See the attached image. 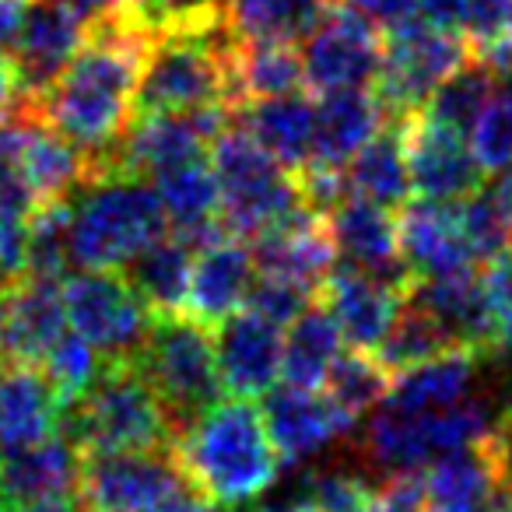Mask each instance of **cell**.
Instances as JSON below:
<instances>
[{
	"label": "cell",
	"instance_id": "39",
	"mask_svg": "<svg viewBox=\"0 0 512 512\" xmlns=\"http://www.w3.org/2000/svg\"><path fill=\"white\" fill-rule=\"evenodd\" d=\"M393 383V372L379 362L372 351H355L348 355L341 351V358L334 362L327 379V393L351 414V418H365L386 400Z\"/></svg>",
	"mask_w": 512,
	"mask_h": 512
},
{
	"label": "cell",
	"instance_id": "13",
	"mask_svg": "<svg viewBox=\"0 0 512 512\" xmlns=\"http://www.w3.org/2000/svg\"><path fill=\"white\" fill-rule=\"evenodd\" d=\"M397 123L400 137H404L411 190L418 197L456 204V200H467L474 190H481L484 169L463 130L432 120L425 109L397 116Z\"/></svg>",
	"mask_w": 512,
	"mask_h": 512
},
{
	"label": "cell",
	"instance_id": "27",
	"mask_svg": "<svg viewBox=\"0 0 512 512\" xmlns=\"http://www.w3.org/2000/svg\"><path fill=\"white\" fill-rule=\"evenodd\" d=\"M81 463L85 456L78 453L67 435H50L32 446L11 449L0 456V474H4V491L11 505L46 502V498H67L78 495Z\"/></svg>",
	"mask_w": 512,
	"mask_h": 512
},
{
	"label": "cell",
	"instance_id": "28",
	"mask_svg": "<svg viewBox=\"0 0 512 512\" xmlns=\"http://www.w3.org/2000/svg\"><path fill=\"white\" fill-rule=\"evenodd\" d=\"M235 123L246 127L288 172H302L313 158L316 106L309 95L288 92L274 99H253L235 109Z\"/></svg>",
	"mask_w": 512,
	"mask_h": 512
},
{
	"label": "cell",
	"instance_id": "18",
	"mask_svg": "<svg viewBox=\"0 0 512 512\" xmlns=\"http://www.w3.org/2000/svg\"><path fill=\"white\" fill-rule=\"evenodd\" d=\"M67 330L60 281L22 278L0 288V362L36 369Z\"/></svg>",
	"mask_w": 512,
	"mask_h": 512
},
{
	"label": "cell",
	"instance_id": "59",
	"mask_svg": "<svg viewBox=\"0 0 512 512\" xmlns=\"http://www.w3.org/2000/svg\"><path fill=\"white\" fill-rule=\"evenodd\" d=\"M249 512H267V509H249Z\"/></svg>",
	"mask_w": 512,
	"mask_h": 512
},
{
	"label": "cell",
	"instance_id": "19",
	"mask_svg": "<svg viewBox=\"0 0 512 512\" xmlns=\"http://www.w3.org/2000/svg\"><path fill=\"white\" fill-rule=\"evenodd\" d=\"M411 288L386 281L379 274L358 271V267L337 264L330 278L320 288V302L330 309L341 337L355 351H372L376 355L383 344L390 323L397 320Z\"/></svg>",
	"mask_w": 512,
	"mask_h": 512
},
{
	"label": "cell",
	"instance_id": "46",
	"mask_svg": "<svg viewBox=\"0 0 512 512\" xmlns=\"http://www.w3.org/2000/svg\"><path fill=\"white\" fill-rule=\"evenodd\" d=\"M460 29L467 32L470 50L477 57H488L512 29V0H467Z\"/></svg>",
	"mask_w": 512,
	"mask_h": 512
},
{
	"label": "cell",
	"instance_id": "44",
	"mask_svg": "<svg viewBox=\"0 0 512 512\" xmlns=\"http://www.w3.org/2000/svg\"><path fill=\"white\" fill-rule=\"evenodd\" d=\"M316 299H320V292H313L306 285H295L288 278H271V274H256L242 309H253L256 316H264V320L278 323V327H288Z\"/></svg>",
	"mask_w": 512,
	"mask_h": 512
},
{
	"label": "cell",
	"instance_id": "1",
	"mask_svg": "<svg viewBox=\"0 0 512 512\" xmlns=\"http://www.w3.org/2000/svg\"><path fill=\"white\" fill-rule=\"evenodd\" d=\"M151 39L155 29L137 4L92 22V36L71 67L32 102L57 134L92 158L99 179L109 176V155L134 120L137 81Z\"/></svg>",
	"mask_w": 512,
	"mask_h": 512
},
{
	"label": "cell",
	"instance_id": "58",
	"mask_svg": "<svg viewBox=\"0 0 512 512\" xmlns=\"http://www.w3.org/2000/svg\"><path fill=\"white\" fill-rule=\"evenodd\" d=\"M8 491H4V474H0V512H4V509H8Z\"/></svg>",
	"mask_w": 512,
	"mask_h": 512
},
{
	"label": "cell",
	"instance_id": "37",
	"mask_svg": "<svg viewBox=\"0 0 512 512\" xmlns=\"http://www.w3.org/2000/svg\"><path fill=\"white\" fill-rule=\"evenodd\" d=\"M498 78L502 74L495 71L488 57H470L467 64H460L439 88L432 92V99L425 102V113L439 123H449V127L463 130L467 134L474 127V120L481 116V109L488 106V99L495 95Z\"/></svg>",
	"mask_w": 512,
	"mask_h": 512
},
{
	"label": "cell",
	"instance_id": "30",
	"mask_svg": "<svg viewBox=\"0 0 512 512\" xmlns=\"http://www.w3.org/2000/svg\"><path fill=\"white\" fill-rule=\"evenodd\" d=\"M60 414H64V400L53 390L46 372L11 365L0 376V453L57 435Z\"/></svg>",
	"mask_w": 512,
	"mask_h": 512
},
{
	"label": "cell",
	"instance_id": "32",
	"mask_svg": "<svg viewBox=\"0 0 512 512\" xmlns=\"http://www.w3.org/2000/svg\"><path fill=\"white\" fill-rule=\"evenodd\" d=\"M193 253H197L193 242H186L176 232H165L123 267L127 281L134 285V292L141 295L155 320H162V316H183L186 292H190Z\"/></svg>",
	"mask_w": 512,
	"mask_h": 512
},
{
	"label": "cell",
	"instance_id": "54",
	"mask_svg": "<svg viewBox=\"0 0 512 512\" xmlns=\"http://www.w3.org/2000/svg\"><path fill=\"white\" fill-rule=\"evenodd\" d=\"M8 512V509H4ZM11 512H85V505L74 495L67 498H46V502H29V505H15Z\"/></svg>",
	"mask_w": 512,
	"mask_h": 512
},
{
	"label": "cell",
	"instance_id": "6",
	"mask_svg": "<svg viewBox=\"0 0 512 512\" xmlns=\"http://www.w3.org/2000/svg\"><path fill=\"white\" fill-rule=\"evenodd\" d=\"M211 169L221 186V225L228 235L256 239L281 218L306 207L299 176L288 172L264 144L232 116L211 144Z\"/></svg>",
	"mask_w": 512,
	"mask_h": 512
},
{
	"label": "cell",
	"instance_id": "40",
	"mask_svg": "<svg viewBox=\"0 0 512 512\" xmlns=\"http://www.w3.org/2000/svg\"><path fill=\"white\" fill-rule=\"evenodd\" d=\"M71 267V200H53L29 218V278L60 281Z\"/></svg>",
	"mask_w": 512,
	"mask_h": 512
},
{
	"label": "cell",
	"instance_id": "16",
	"mask_svg": "<svg viewBox=\"0 0 512 512\" xmlns=\"http://www.w3.org/2000/svg\"><path fill=\"white\" fill-rule=\"evenodd\" d=\"M397 246L400 260L414 281L449 278V274L481 267L467 228L460 218V200H407L397 218Z\"/></svg>",
	"mask_w": 512,
	"mask_h": 512
},
{
	"label": "cell",
	"instance_id": "12",
	"mask_svg": "<svg viewBox=\"0 0 512 512\" xmlns=\"http://www.w3.org/2000/svg\"><path fill=\"white\" fill-rule=\"evenodd\" d=\"M474 57L470 43L456 32L435 29V25H411L404 32H393L383 43L379 60L376 92L386 102L390 116L418 113L432 92L456 71L460 64Z\"/></svg>",
	"mask_w": 512,
	"mask_h": 512
},
{
	"label": "cell",
	"instance_id": "36",
	"mask_svg": "<svg viewBox=\"0 0 512 512\" xmlns=\"http://www.w3.org/2000/svg\"><path fill=\"white\" fill-rule=\"evenodd\" d=\"M330 8L334 0H225V29L232 39L306 43Z\"/></svg>",
	"mask_w": 512,
	"mask_h": 512
},
{
	"label": "cell",
	"instance_id": "11",
	"mask_svg": "<svg viewBox=\"0 0 512 512\" xmlns=\"http://www.w3.org/2000/svg\"><path fill=\"white\" fill-rule=\"evenodd\" d=\"M228 106H207L193 113H137L109 155V176L155 179L193 158L211 155V144L232 123Z\"/></svg>",
	"mask_w": 512,
	"mask_h": 512
},
{
	"label": "cell",
	"instance_id": "33",
	"mask_svg": "<svg viewBox=\"0 0 512 512\" xmlns=\"http://www.w3.org/2000/svg\"><path fill=\"white\" fill-rule=\"evenodd\" d=\"M306 67L295 43H267V39H232V106L253 99L302 92Z\"/></svg>",
	"mask_w": 512,
	"mask_h": 512
},
{
	"label": "cell",
	"instance_id": "43",
	"mask_svg": "<svg viewBox=\"0 0 512 512\" xmlns=\"http://www.w3.org/2000/svg\"><path fill=\"white\" fill-rule=\"evenodd\" d=\"M470 148L484 172H498L512 162V78L498 81L495 95L470 127Z\"/></svg>",
	"mask_w": 512,
	"mask_h": 512
},
{
	"label": "cell",
	"instance_id": "51",
	"mask_svg": "<svg viewBox=\"0 0 512 512\" xmlns=\"http://www.w3.org/2000/svg\"><path fill=\"white\" fill-rule=\"evenodd\" d=\"M22 102H25V95H22V85H18L15 64H11V57H0V123L8 120Z\"/></svg>",
	"mask_w": 512,
	"mask_h": 512
},
{
	"label": "cell",
	"instance_id": "10",
	"mask_svg": "<svg viewBox=\"0 0 512 512\" xmlns=\"http://www.w3.org/2000/svg\"><path fill=\"white\" fill-rule=\"evenodd\" d=\"M64 309L74 334L85 337L106 362H130L155 327L151 309L116 271L74 274L64 285Z\"/></svg>",
	"mask_w": 512,
	"mask_h": 512
},
{
	"label": "cell",
	"instance_id": "8",
	"mask_svg": "<svg viewBox=\"0 0 512 512\" xmlns=\"http://www.w3.org/2000/svg\"><path fill=\"white\" fill-rule=\"evenodd\" d=\"M495 414L484 400H463L446 411L407 414L397 407L379 404L369 414V425L362 432L365 463L379 474H397V470H421L439 456L460 453L467 446L484 442L495 432Z\"/></svg>",
	"mask_w": 512,
	"mask_h": 512
},
{
	"label": "cell",
	"instance_id": "50",
	"mask_svg": "<svg viewBox=\"0 0 512 512\" xmlns=\"http://www.w3.org/2000/svg\"><path fill=\"white\" fill-rule=\"evenodd\" d=\"M488 446L498 463V474H502L505 491H512V411H505L502 418L495 421V432L488 435Z\"/></svg>",
	"mask_w": 512,
	"mask_h": 512
},
{
	"label": "cell",
	"instance_id": "3",
	"mask_svg": "<svg viewBox=\"0 0 512 512\" xmlns=\"http://www.w3.org/2000/svg\"><path fill=\"white\" fill-rule=\"evenodd\" d=\"M165 232L158 190L141 176H102L71 197V264L81 271H123Z\"/></svg>",
	"mask_w": 512,
	"mask_h": 512
},
{
	"label": "cell",
	"instance_id": "41",
	"mask_svg": "<svg viewBox=\"0 0 512 512\" xmlns=\"http://www.w3.org/2000/svg\"><path fill=\"white\" fill-rule=\"evenodd\" d=\"M309 512H383L376 495V484L358 470L327 467L313 470L302 481Z\"/></svg>",
	"mask_w": 512,
	"mask_h": 512
},
{
	"label": "cell",
	"instance_id": "48",
	"mask_svg": "<svg viewBox=\"0 0 512 512\" xmlns=\"http://www.w3.org/2000/svg\"><path fill=\"white\" fill-rule=\"evenodd\" d=\"M334 8L351 11L365 25H372L379 36H393V32H404L411 25H418L411 0H334Z\"/></svg>",
	"mask_w": 512,
	"mask_h": 512
},
{
	"label": "cell",
	"instance_id": "14",
	"mask_svg": "<svg viewBox=\"0 0 512 512\" xmlns=\"http://www.w3.org/2000/svg\"><path fill=\"white\" fill-rule=\"evenodd\" d=\"M92 36V22L60 0H29L25 18L11 39V64L25 102H36L71 67Z\"/></svg>",
	"mask_w": 512,
	"mask_h": 512
},
{
	"label": "cell",
	"instance_id": "4",
	"mask_svg": "<svg viewBox=\"0 0 512 512\" xmlns=\"http://www.w3.org/2000/svg\"><path fill=\"white\" fill-rule=\"evenodd\" d=\"M60 435H67L81 456L130 453L172 446L176 425L134 362H106L95 383L64 407Z\"/></svg>",
	"mask_w": 512,
	"mask_h": 512
},
{
	"label": "cell",
	"instance_id": "20",
	"mask_svg": "<svg viewBox=\"0 0 512 512\" xmlns=\"http://www.w3.org/2000/svg\"><path fill=\"white\" fill-rule=\"evenodd\" d=\"M264 421L281 453V463H306L351 435L358 418H351L330 393L281 386L267 393Z\"/></svg>",
	"mask_w": 512,
	"mask_h": 512
},
{
	"label": "cell",
	"instance_id": "52",
	"mask_svg": "<svg viewBox=\"0 0 512 512\" xmlns=\"http://www.w3.org/2000/svg\"><path fill=\"white\" fill-rule=\"evenodd\" d=\"M60 4H67V8H74L78 15H85L88 22H102V18L134 8L137 0H60Z\"/></svg>",
	"mask_w": 512,
	"mask_h": 512
},
{
	"label": "cell",
	"instance_id": "57",
	"mask_svg": "<svg viewBox=\"0 0 512 512\" xmlns=\"http://www.w3.org/2000/svg\"><path fill=\"white\" fill-rule=\"evenodd\" d=\"M488 512H512V491H502V498H498Z\"/></svg>",
	"mask_w": 512,
	"mask_h": 512
},
{
	"label": "cell",
	"instance_id": "7",
	"mask_svg": "<svg viewBox=\"0 0 512 512\" xmlns=\"http://www.w3.org/2000/svg\"><path fill=\"white\" fill-rule=\"evenodd\" d=\"M130 362L141 369L165 414L176 425V435L193 418L214 407L225 393L214 351V330L190 316H162L151 327L144 348Z\"/></svg>",
	"mask_w": 512,
	"mask_h": 512
},
{
	"label": "cell",
	"instance_id": "47",
	"mask_svg": "<svg viewBox=\"0 0 512 512\" xmlns=\"http://www.w3.org/2000/svg\"><path fill=\"white\" fill-rule=\"evenodd\" d=\"M484 278H488L491 302H495V316H498L495 358L512 362V246L505 253H498L491 264H484Z\"/></svg>",
	"mask_w": 512,
	"mask_h": 512
},
{
	"label": "cell",
	"instance_id": "5",
	"mask_svg": "<svg viewBox=\"0 0 512 512\" xmlns=\"http://www.w3.org/2000/svg\"><path fill=\"white\" fill-rule=\"evenodd\" d=\"M232 106V36L218 29L158 32L137 81V113H193Z\"/></svg>",
	"mask_w": 512,
	"mask_h": 512
},
{
	"label": "cell",
	"instance_id": "38",
	"mask_svg": "<svg viewBox=\"0 0 512 512\" xmlns=\"http://www.w3.org/2000/svg\"><path fill=\"white\" fill-rule=\"evenodd\" d=\"M446 351H453V341L446 337V330H442L418 302L404 299L397 320L390 323L383 344H379L376 358L397 376V372L414 369V365H421V362H432V358L446 355Z\"/></svg>",
	"mask_w": 512,
	"mask_h": 512
},
{
	"label": "cell",
	"instance_id": "35",
	"mask_svg": "<svg viewBox=\"0 0 512 512\" xmlns=\"http://www.w3.org/2000/svg\"><path fill=\"white\" fill-rule=\"evenodd\" d=\"M344 190L351 197L372 200L379 207H397V211L411 200L414 190L397 116L344 165Z\"/></svg>",
	"mask_w": 512,
	"mask_h": 512
},
{
	"label": "cell",
	"instance_id": "24",
	"mask_svg": "<svg viewBox=\"0 0 512 512\" xmlns=\"http://www.w3.org/2000/svg\"><path fill=\"white\" fill-rule=\"evenodd\" d=\"M253 278L256 267L249 246H242L239 235H218V239L197 246V253H193L190 292H186L183 313L190 320L204 323L207 330H214L221 320H228L246 306Z\"/></svg>",
	"mask_w": 512,
	"mask_h": 512
},
{
	"label": "cell",
	"instance_id": "22",
	"mask_svg": "<svg viewBox=\"0 0 512 512\" xmlns=\"http://www.w3.org/2000/svg\"><path fill=\"white\" fill-rule=\"evenodd\" d=\"M253 267L256 274L288 278L295 285H306L320 292L323 281L337 267V249L327 232V218L313 207H299L278 225L260 232L253 239Z\"/></svg>",
	"mask_w": 512,
	"mask_h": 512
},
{
	"label": "cell",
	"instance_id": "17",
	"mask_svg": "<svg viewBox=\"0 0 512 512\" xmlns=\"http://www.w3.org/2000/svg\"><path fill=\"white\" fill-rule=\"evenodd\" d=\"M407 299L418 302L453 341V348H463L477 358H495L498 351V316L491 302V288L477 267L449 278L414 281Z\"/></svg>",
	"mask_w": 512,
	"mask_h": 512
},
{
	"label": "cell",
	"instance_id": "31",
	"mask_svg": "<svg viewBox=\"0 0 512 512\" xmlns=\"http://www.w3.org/2000/svg\"><path fill=\"white\" fill-rule=\"evenodd\" d=\"M477 362H481L477 355L453 348V351H446V355L432 358V362H421V365H414V369L397 372L383 404L397 407V411H407V414L446 411V407H453V404H463V400H470V393H474Z\"/></svg>",
	"mask_w": 512,
	"mask_h": 512
},
{
	"label": "cell",
	"instance_id": "2",
	"mask_svg": "<svg viewBox=\"0 0 512 512\" xmlns=\"http://www.w3.org/2000/svg\"><path fill=\"white\" fill-rule=\"evenodd\" d=\"M172 446L193 491L218 509H242L278 484L281 453L267 432L264 411L242 397L207 407Z\"/></svg>",
	"mask_w": 512,
	"mask_h": 512
},
{
	"label": "cell",
	"instance_id": "53",
	"mask_svg": "<svg viewBox=\"0 0 512 512\" xmlns=\"http://www.w3.org/2000/svg\"><path fill=\"white\" fill-rule=\"evenodd\" d=\"M25 8H29V0H0V50L11 46V39H15L18 25L25 18Z\"/></svg>",
	"mask_w": 512,
	"mask_h": 512
},
{
	"label": "cell",
	"instance_id": "21",
	"mask_svg": "<svg viewBox=\"0 0 512 512\" xmlns=\"http://www.w3.org/2000/svg\"><path fill=\"white\" fill-rule=\"evenodd\" d=\"M281 327L253 309H239L214 327V351L225 393L242 400L267 397L281 379Z\"/></svg>",
	"mask_w": 512,
	"mask_h": 512
},
{
	"label": "cell",
	"instance_id": "23",
	"mask_svg": "<svg viewBox=\"0 0 512 512\" xmlns=\"http://www.w3.org/2000/svg\"><path fill=\"white\" fill-rule=\"evenodd\" d=\"M327 232L334 239L337 264L358 267V271L379 274L386 281L411 288L414 278L400 260L397 246V218L390 207H379L362 197H344L327 211Z\"/></svg>",
	"mask_w": 512,
	"mask_h": 512
},
{
	"label": "cell",
	"instance_id": "45",
	"mask_svg": "<svg viewBox=\"0 0 512 512\" xmlns=\"http://www.w3.org/2000/svg\"><path fill=\"white\" fill-rule=\"evenodd\" d=\"M141 15L158 32L218 29L225 25V0H137Z\"/></svg>",
	"mask_w": 512,
	"mask_h": 512
},
{
	"label": "cell",
	"instance_id": "9",
	"mask_svg": "<svg viewBox=\"0 0 512 512\" xmlns=\"http://www.w3.org/2000/svg\"><path fill=\"white\" fill-rule=\"evenodd\" d=\"M190 491L176 446L95 453L81 463L78 502L85 512H158Z\"/></svg>",
	"mask_w": 512,
	"mask_h": 512
},
{
	"label": "cell",
	"instance_id": "60",
	"mask_svg": "<svg viewBox=\"0 0 512 512\" xmlns=\"http://www.w3.org/2000/svg\"><path fill=\"white\" fill-rule=\"evenodd\" d=\"M0 376H4V372H0Z\"/></svg>",
	"mask_w": 512,
	"mask_h": 512
},
{
	"label": "cell",
	"instance_id": "25",
	"mask_svg": "<svg viewBox=\"0 0 512 512\" xmlns=\"http://www.w3.org/2000/svg\"><path fill=\"white\" fill-rule=\"evenodd\" d=\"M390 109L376 88H341L327 92L316 106V141L309 165L344 172V165L390 123Z\"/></svg>",
	"mask_w": 512,
	"mask_h": 512
},
{
	"label": "cell",
	"instance_id": "42",
	"mask_svg": "<svg viewBox=\"0 0 512 512\" xmlns=\"http://www.w3.org/2000/svg\"><path fill=\"white\" fill-rule=\"evenodd\" d=\"M102 365H106V358H102L81 334L67 330V334L50 348V355L43 358L39 369H46V379H50L53 390L60 393V400H64V407H67L95 383Z\"/></svg>",
	"mask_w": 512,
	"mask_h": 512
},
{
	"label": "cell",
	"instance_id": "34",
	"mask_svg": "<svg viewBox=\"0 0 512 512\" xmlns=\"http://www.w3.org/2000/svg\"><path fill=\"white\" fill-rule=\"evenodd\" d=\"M341 330L330 309L320 299L288 323L285 348H281V383L295 390H323L330 369L341 358Z\"/></svg>",
	"mask_w": 512,
	"mask_h": 512
},
{
	"label": "cell",
	"instance_id": "56",
	"mask_svg": "<svg viewBox=\"0 0 512 512\" xmlns=\"http://www.w3.org/2000/svg\"><path fill=\"white\" fill-rule=\"evenodd\" d=\"M488 60L495 64V71L502 74V78H512V29H509V36L502 39V46L488 53Z\"/></svg>",
	"mask_w": 512,
	"mask_h": 512
},
{
	"label": "cell",
	"instance_id": "49",
	"mask_svg": "<svg viewBox=\"0 0 512 512\" xmlns=\"http://www.w3.org/2000/svg\"><path fill=\"white\" fill-rule=\"evenodd\" d=\"M411 8H414V15H418V22L456 32L463 25L467 0H411Z\"/></svg>",
	"mask_w": 512,
	"mask_h": 512
},
{
	"label": "cell",
	"instance_id": "55",
	"mask_svg": "<svg viewBox=\"0 0 512 512\" xmlns=\"http://www.w3.org/2000/svg\"><path fill=\"white\" fill-rule=\"evenodd\" d=\"M158 512H218V505L207 502V498L197 495V491H190V495L176 498V502H169L165 509H158Z\"/></svg>",
	"mask_w": 512,
	"mask_h": 512
},
{
	"label": "cell",
	"instance_id": "15",
	"mask_svg": "<svg viewBox=\"0 0 512 512\" xmlns=\"http://www.w3.org/2000/svg\"><path fill=\"white\" fill-rule=\"evenodd\" d=\"M379 60H383V36L341 8H330V15L302 46L306 85L320 95L341 88H369L379 74Z\"/></svg>",
	"mask_w": 512,
	"mask_h": 512
},
{
	"label": "cell",
	"instance_id": "26",
	"mask_svg": "<svg viewBox=\"0 0 512 512\" xmlns=\"http://www.w3.org/2000/svg\"><path fill=\"white\" fill-rule=\"evenodd\" d=\"M505 484L488 439L439 456L421 474V512H488Z\"/></svg>",
	"mask_w": 512,
	"mask_h": 512
},
{
	"label": "cell",
	"instance_id": "29",
	"mask_svg": "<svg viewBox=\"0 0 512 512\" xmlns=\"http://www.w3.org/2000/svg\"><path fill=\"white\" fill-rule=\"evenodd\" d=\"M158 200L169 218V232L183 235L193 246L225 235L221 225V186L207 158H193L155 176Z\"/></svg>",
	"mask_w": 512,
	"mask_h": 512
}]
</instances>
